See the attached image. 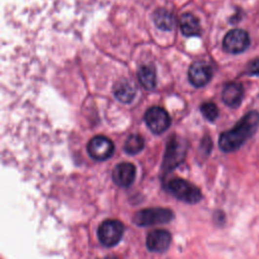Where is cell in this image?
I'll use <instances>...</instances> for the list:
<instances>
[{
	"instance_id": "6da1fadb",
	"label": "cell",
	"mask_w": 259,
	"mask_h": 259,
	"mask_svg": "<svg viewBox=\"0 0 259 259\" xmlns=\"http://www.w3.org/2000/svg\"><path fill=\"white\" fill-rule=\"evenodd\" d=\"M258 128L259 114L251 111L245 115L233 129L221 134L219 138L220 149L226 153L237 151L257 132Z\"/></svg>"
},
{
	"instance_id": "7a4b0ae2",
	"label": "cell",
	"mask_w": 259,
	"mask_h": 259,
	"mask_svg": "<svg viewBox=\"0 0 259 259\" xmlns=\"http://www.w3.org/2000/svg\"><path fill=\"white\" fill-rule=\"evenodd\" d=\"M166 187L173 197L187 203H197L202 199L201 192L199 187L181 179H171Z\"/></svg>"
},
{
	"instance_id": "3957f363",
	"label": "cell",
	"mask_w": 259,
	"mask_h": 259,
	"mask_svg": "<svg viewBox=\"0 0 259 259\" xmlns=\"http://www.w3.org/2000/svg\"><path fill=\"white\" fill-rule=\"evenodd\" d=\"M174 214L171 210L163 208H150L144 209L136 213L133 221L140 227H148L166 224L173 220Z\"/></svg>"
},
{
	"instance_id": "277c9868",
	"label": "cell",
	"mask_w": 259,
	"mask_h": 259,
	"mask_svg": "<svg viewBox=\"0 0 259 259\" xmlns=\"http://www.w3.org/2000/svg\"><path fill=\"white\" fill-rule=\"evenodd\" d=\"M187 152L185 141L179 137L172 138L166 148V152L162 163V169L165 172L172 171L183 162Z\"/></svg>"
},
{
	"instance_id": "5b68a950",
	"label": "cell",
	"mask_w": 259,
	"mask_h": 259,
	"mask_svg": "<svg viewBox=\"0 0 259 259\" xmlns=\"http://www.w3.org/2000/svg\"><path fill=\"white\" fill-rule=\"evenodd\" d=\"M125 227L118 220H106L99 228L98 235L100 243L105 247L117 245L124 235Z\"/></svg>"
},
{
	"instance_id": "8992f818",
	"label": "cell",
	"mask_w": 259,
	"mask_h": 259,
	"mask_svg": "<svg viewBox=\"0 0 259 259\" xmlns=\"http://www.w3.org/2000/svg\"><path fill=\"white\" fill-rule=\"evenodd\" d=\"M145 121L152 133L160 135L168 130L171 124V119L168 113L160 106H152L145 114Z\"/></svg>"
},
{
	"instance_id": "52a82bcc",
	"label": "cell",
	"mask_w": 259,
	"mask_h": 259,
	"mask_svg": "<svg viewBox=\"0 0 259 259\" xmlns=\"http://www.w3.org/2000/svg\"><path fill=\"white\" fill-rule=\"evenodd\" d=\"M250 45V38L246 31L235 29L227 33L223 40V49L230 54H241Z\"/></svg>"
},
{
	"instance_id": "ba28073f",
	"label": "cell",
	"mask_w": 259,
	"mask_h": 259,
	"mask_svg": "<svg viewBox=\"0 0 259 259\" xmlns=\"http://www.w3.org/2000/svg\"><path fill=\"white\" fill-rule=\"evenodd\" d=\"M87 152L89 156L98 161H104L111 158L115 152V145L104 136L93 137L87 144Z\"/></svg>"
},
{
	"instance_id": "9c48e42d",
	"label": "cell",
	"mask_w": 259,
	"mask_h": 259,
	"mask_svg": "<svg viewBox=\"0 0 259 259\" xmlns=\"http://www.w3.org/2000/svg\"><path fill=\"white\" fill-rule=\"evenodd\" d=\"M213 69L209 63L197 61L193 63L188 70L189 82L196 87L206 86L212 79Z\"/></svg>"
},
{
	"instance_id": "30bf717a",
	"label": "cell",
	"mask_w": 259,
	"mask_h": 259,
	"mask_svg": "<svg viewBox=\"0 0 259 259\" xmlns=\"http://www.w3.org/2000/svg\"><path fill=\"white\" fill-rule=\"evenodd\" d=\"M171 243V234L166 230H153L147 236L146 244L150 251L152 252H165Z\"/></svg>"
},
{
	"instance_id": "8fae6325",
	"label": "cell",
	"mask_w": 259,
	"mask_h": 259,
	"mask_svg": "<svg viewBox=\"0 0 259 259\" xmlns=\"http://www.w3.org/2000/svg\"><path fill=\"white\" fill-rule=\"evenodd\" d=\"M136 179V167L129 162L118 164L113 171V180L120 187H129Z\"/></svg>"
},
{
	"instance_id": "7c38bea8",
	"label": "cell",
	"mask_w": 259,
	"mask_h": 259,
	"mask_svg": "<svg viewBox=\"0 0 259 259\" xmlns=\"http://www.w3.org/2000/svg\"><path fill=\"white\" fill-rule=\"evenodd\" d=\"M243 97V86L238 82H230L226 84L222 92V100L224 103L232 108H237L241 105Z\"/></svg>"
},
{
	"instance_id": "4fadbf2b",
	"label": "cell",
	"mask_w": 259,
	"mask_h": 259,
	"mask_svg": "<svg viewBox=\"0 0 259 259\" xmlns=\"http://www.w3.org/2000/svg\"><path fill=\"white\" fill-rule=\"evenodd\" d=\"M136 93H137V89H136L135 84L127 79L119 81L114 87L116 99L122 103L132 102L136 98Z\"/></svg>"
},
{
	"instance_id": "5bb4252c",
	"label": "cell",
	"mask_w": 259,
	"mask_h": 259,
	"mask_svg": "<svg viewBox=\"0 0 259 259\" xmlns=\"http://www.w3.org/2000/svg\"><path fill=\"white\" fill-rule=\"evenodd\" d=\"M181 33L185 37H197L200 35V24L193 13H184L179 21Z\"/></svg>"
},
{
	"instance_id": "9a60e30c",
	"label": "cell",
	"mask_w": 259,
	"mask_h": 259,
	"mask_svg": "<svg viewBox=\"0 0 259 259\" xmlns=\"http://www.w3.org/2000/svg\"><path fill=\"white\" fill-rule=\"evenodd\" d=\"M154 23L159 30L171 31L175 24V19L167 9L159 8L154 12Z\"/></svg>"
},
{
	"instance_id": "2e32d148",
	"label": "cell",
	"mask_w": 259,
	"mask_h": 259,
	"mask_svg": "<svg viewBox=\"0 0 259 259\" xmlns=\"http://www.w3.org/2000/svg\"><path fill=\"white\" fill-rule=\"evenodd\" d=\"M138 79L141 85L147 89L152 90L156 86V70L151 65H144L138 71Z\"/></svg>"
},
{
	"instance_id": "e0dca14e",
	"label": "cell",
	"mask_w": 259,
	"mask_h": 259,
	"mask_svg": "<svg viewBox=\"0 0 259 259\" xmlns=\"http://www.w3.org/2000/svg\"><path fill=\"white\" fill-rule=\"evenodd\" d=\"M144 139L140 135H131L125 143V151L128 154L135 155L140 153L144 149Z\"/></svg>"
},
{
	"instance_id": "ac0fdd59",
	"label": "cell",
	"mask_w": 259,
	"mask_h": 259,
	"mask_svg": "<svg viewBox=\"0 0 259 259\" xmlns=\"http://www.w3.org/2000/svg\"><path fill=\"white\" fill-rule=\"evenodd\" d=\"M200 112L202 116L210 121H214L219 116V110L218 106L213 102H204L200 106Z\"/></svg>"
},
{
	"instance_id": "d6986e66",
	"label": "cell",
	"mask_w": 259,
	"mask_h": 259,
	"mask_svg": "<svg viewBox=\"0 0 259 259\" xmlns=\"http://www.w3.org/2000/svg\"><path fill=\"white\" fill-rule=\"evenodd\" d=\"M246 73L250 76H259V59L252 60L247 66Z\"/></svg>"
},
{
	"instance_id": "ffe728a7",
	"label": "cell",
	"mask_w": 259,
	"mask_h": 259,
	"mask_svg": "<svg viewBox=\"0 0 259 259\" xmlns=\"http://www.w3.org/2000/svg\"><path fill=\"white\" fill-rule=\"evenodd\" d=\"M101 259H118V258L113 257V256H107V257H104V258H101Z\"/></svg>"
}]
</instances>
